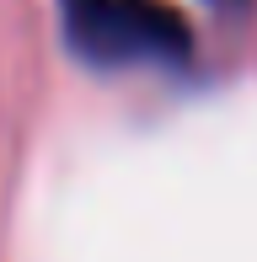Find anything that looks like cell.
<instances>
[{
	"mask_svg": "<svg viewBox=\"0 0 257 262\" xmlns=\"http://www.w3.org/2000/svg\"><path fill=\"white\" fill-rule=\"evenodd\" d=\"M70 59L102 75L128 70H188L198 32L177 0H59Z\"/></svg>",
	"mask_w": 257,
	"mask_h": 262,
	"instance_id": "obj_1",
	"label": "cell"
},
{
	"mask_svg": "<svg viewBox=\"0 0 257 262\" xmlns=\"http://www.w3.org/2000/svg\"><path fill=\"white\" fill-rule=\"evenodd\" d=\"M215 6H225V11H247L252 0H215Z\"/></svg>",
	"mask_w": 257,
	"mask_h": 262,
	"instance_id": "obj_2",
	"label": "cell"
}]
</instances>
